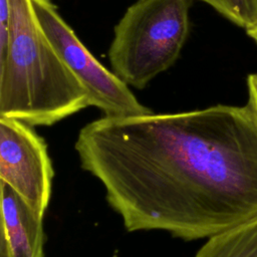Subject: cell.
<instances>
[{
  "label": "cell",
  "mask_w": 257,
  "mask_h": 257,
  "mask_svg": "<svg viewBox=\"0 0 257 257\" xmlns=\"http://www.w3.org/2000/svg\"><path fill=\"white\" fill-rule=\"evenodd\" d=\"M74 148L128 232L192 241L257 217V113L248 102L102 116Z\"/></svg>",
  "instance_id": "obj_1"
},
{
  "label": "cell",
  "mask_w": 257,
  "mask_h": 257,
  "mask_svg": "<svg viewBox=\"0 0 257 257\" xmlns=\"http://www.w3.org/2000/svg\"><path fill=\"white\" fill-rule=\"evenodd\" d=\"M11 28L0 58V117L52 125L89 106L86 90L41 27L31 0H10Z\"/></svg>",
  "instance_id": "obj_2"
},
{
  "label": "cell",
  "mask_w": 257,
  "mask_h": 257,
  "mask_svg": "<svg viewBox=\"0 0 257 257\" xmlns=\"http://www.w3.org/2000/svg\"><path fill=\"white\" fill-rule=\"evenodd\" d=\"M191 0H137L113 28L112 71L128 86L145 88L179 58L190 30Z\"/></svg>",
  "instance_id": "obj_3"
},
{
  "label": "cell",
  "mask_w": 257,
  "mask_h": 257,
  "mask_svg": "<svg viewBox=\"0 0 257 257\" xmlns=\"http://www.w3.org/2000/svg\"><path fill=\"white\" fill-rule=\"evenodd\" d=\"M36 17L59 56L86 90L89 106L103 116L151 113L113 71L103 66L76 36L51 0H31Z\"/></svg>",
  "instance_id": "obj_4"
},
{
  "label": "cell",
  "mask_w": 257,
  "mask_h": 257,
  "mask_svg": "<svg viewBox=\"0 0 257 257\" xmlns=\"http://www.w3.org/2000/svg\"><path fill=\"white\" fill-rule=\"evenodd\" d=\"M53 176L44 139L21 120L0 117V182L11 187L34 209L45 213Z\"/></svg>",
  "instance_id": "obj_5"
},
{
  "label": "cell",
  "mask_w": 257,
  "mask_h": 257,
  "mask_svg": "<svg viewBox=\"0 0 257 257\" xmlns=\"http://www.w3.org/2000/svg\"><path fill=\"white\" fill-rule=\"evenodd\" d=\"M0 257H44V213L0 182Z\"/></svg>",
  "instance_id": "obj_6"
},
{
  "label": "cell",
  "mask_w": 257,
  "mask_h": 257,
  "mask_svg": "<svg viewBox=\"0 0 257 257\" xmlns=\"http://www.w3.org/2000/svg\"><path fill=\"white\" fill-rule=\"evenodd\" d=\"M194 257H257V217L208 238Z\"/></svg>",
  "instance_id": "obj_7"
},
{
  "label": "cell",
  "mask_w": 257,
  "mask_h": 257,
  "mask_svg": "<svg viewBox=\"0 0 257 257\" xmlns=\"http://www.w3.org/2000/svg\"><path fill=\"white\" fill-rule=\"evenodd\" d=\"M245 30L257 26V0H198Z\"/></svg>",
  "instance_id": "obj_8"
},
{
  "label": "cell",
  "mask_w": 257,
  "mask_h": 257,
  "mask_svg": "<svg viewBox=\"0 0 257 257\" xmlns=\"http://www.w3.org/2000/svg\"><path fill=\"white\" fill-rule=\"evenodd\" d=\"M11 28V3L10 0H0V58L7 50Z\"/></svg>",
  "instance_id": "obj_9"
},
{
  "label": "cell",
  "mask_w": 257,
  "mask_h": 257,
  "mask_svg": "<svg viewBox=\"0 0 257 257\" xmlns=\"http://www.w3.org/2000/svg\"><path fill=\"white\" fill-rule=\"evenodd\" d=\"M248 103L257 113V73H251L247 77Z\"/></svg>",
  "instance_id": "obj_10"
},
{
  "label": "cell",
  "mask_w": 257,
  "mask_h": 257,
  "mask_svg": "<svg viewBox=\"0 0 257 257\" xmlns=\"http://www.w3.org/2000/svg\"><path fill=\"white\" fill-rule=\"evenodd\" d=\"M246 32H247L248 36L251 37V38L254 40V42L257 44V26L254 27V28H251V29L246 30Z\"/></svg>",
  "instance_id": "obj_11"
}]
</instances>
